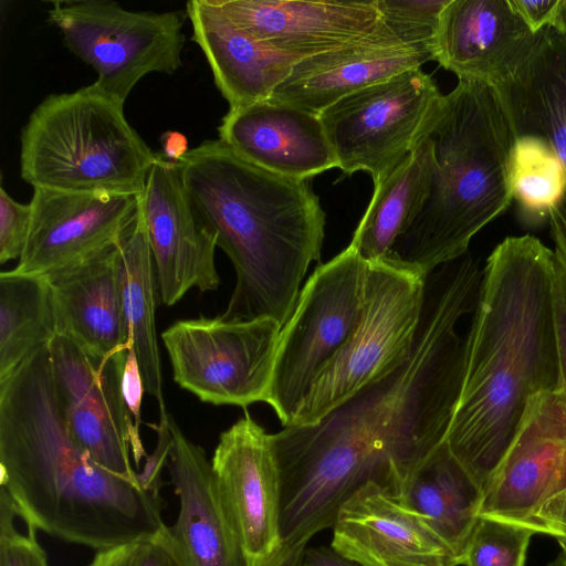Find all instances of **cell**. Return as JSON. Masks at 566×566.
<instances>
[{"mask_svg":"<svg viewBox=\"0 0 566 566\" xmlns=\"http://www.w3.org/2000/svg\"><path fill=\"white\" fill-rule=\"evenodd\" d=\"M483 269L469 253L427 277L416 340L396 369L317 422L271 434L277 460L283 543L332 528L338 509L374 482L397 493L403 479L446 441L461 392L465 336Z\"/></svg>","mask_w":566,"mask_h":566,"instance_id":"1","label":"cell"},{"mask_svg":"<svg viewBox=\"0 0 566 566\" xmlns=\"http://www.w3.org/2000/svg\"><path fill=\"white\" fill-rule=\"evenodd\" d=\"M553 250L531 235L507 237L482 272L459 400L446 442L484 492L513 441L528 401L562 388L553 306Z\"/></svg>","mask_w":566,"mask_h":566,"instance_id":"2","label":"cell"},{"mask_svg":"<svg viewBox=\"0 0 566 566\" xmlns=\"http://www.w3.org/2000/svg\"><path fill=\"white\" fill-rule=\"evenodd\" d=\"M0 484L25 525L96 552L166 527L160 494L98 465L71 433L49 345L0 380Z\"/></svg>","mask_w":566,"mask_h":566,"instance_id":"3","label":"cell"},{"mask_svg":"<svg viewBox=\"0 0 566 566\" xmlns=\"http://www.w3.org/2000/svg\"><path fill=\"white\" fill-rule=\"evenodd\" d=\"M178 164L195 208L235 271L220 316L270 317L284 326L325 237V212L310 180L261 168L220 139L202 142Z\"/></svg>","mask_w":566,"mask_h":566,"instance_id":"4","label":"cell"},{"mask_svg":"<svg viewBox=\"0 0 566 566\" xmlns=\"http://www.w3.org/2000/svg\"><path fill=\"white\" fill-rule=\"evenodd\" d=\"M419 132L432 143L430 191L384 262L427 279L465 255L510 207L517 135L499 92L465 80L441 95Z\"/></svg>","mask_w":566,"mask_h":566,"instance_id":"5","label":"cell"},{"mask_svg":"<svg viewBox=\"0 0 566 566\" xmlns=\"http://www.w3.org/2000/svg\"><path fill=\"white\" fill-rule=\"evenodd\" d=\"M20 174L33 188L140 197L156 153L124 104L94 83L46 96L20 136Z\"/></svg>","mask_w":566,"mask_h":566,"instance_id":"6","label":"cell"},{"mask_svg":"<svg viewBox=\"0 0 566 566\" xmlns=\"http://www.w3.org/2000/svg\"><path fill=\"white\" fill-rule=\"evenodd\" d=\"M368 263L348 245L321 264L301 290L282 327L266 398L283 427L294 420L321 371L357 328Z\"/></svg>","mask_w":566,"mask_h":566,"instance_id":"7","label":"cell"},{"mask_svg":"<svg viewBox=\"0 0 566 566\" xmlns=\"http://www.w3.org/2000/svg\"><path fill=\"white\" fill-rule=\"evenodd\" d=\"M426 282L386 262L368 263L360 322L315 379L293 426L317 422L408 358L421 321Z\"/></svg>","mask_w":566,"mask_h":566,"instance_id":"8","label":"cell"},{"mask_svg":"<svg viewBox=\"0 0 566 566\" xmlns=\"http://www.w3.org/2000/svg\"><path fill=\"white\" fill-rule=\"evenodd\" d=\"M186 11H129L108 0L53 1L50 22L66 48L97 74L94 84L125 104L149 73L182 65Z\"/></svg>","mask_w":566,"mask_h":566,"instance_id":"9","label":"cell"},{"mask_svg":"<svg viewBox=\"0 0 566 566\" xmlns=\"http://www.w3.org/2000/svg\"><path fill=\"white\" fill-rule=\"evenodd\" d=\"M270 317L180 319L161 334L175 382L201 401L245 408L266 401L282 331Z\"/></svg>","mask_w":566,"mask_h":566,"instance_id":"10","label":"cell"},{"mask_svg":"<svg viewBox=\"0 0 566 566\" xmlns=\"http://www.w3.org/2000/svg\"><path fill=\"white\" fill-rule=\"evenodd\" d=\"M421 67L353 92L319 114L345 175L367 171L380 184L410 154L432 106L441 97Z\"/></svg>","mask_w":566,"mask_h":566,"instance_id":"11","label":"cell"},{"mask_svg":"<svg viewBox=\"0 0 566 566\" xmlns=\"http://www.w3.org/2000/svg\"><path fill=\"white\" fill-rule=\"evenodd\" d=\"M49 352L57 402L75 440L98 465L137 483L130 450L136 467L147 454L122 395L128 350L97 359L57 334Z\"/></svg>","mask_w":566,"mask_h":566,"instance_id":"12","label":"cell"},{"mask_svg":"<svg viewBox=\"0 0 566 566\" xmlns=\"http://www.w3.org/2000/svg\"><path fill=\"white\" fill-rule=\"evenodd\" d=\"M565 491L566 394L560 388L528 401L516 434L483 492L479 514L533 531L541 509Z\"/></svg>","mask_w":566,"mask_h":566,"instance_id":"13","label":"cell"},{"mask_svg":"<svg viewBox=\"0 0 566 566\" xmlns=\"http://www.w3.org/2000/svg\"><path fill=\"white\" fill-rule=\"evenodd\" d=\"M210 462L247 566H262L283 545L281 475L271 434L245 412L221 432Z\"/></svg>","mask_w":566,"mask_h":566,"instance_id":"14","label":"cell"},{"mask_svg":"<svg viewBox=\"0 0 566 566\" xmlns=\"http://www.w3.org/2000/svg\"><path fill=\"white\" fill-rule=\"evenodd\" d=\"M161 302L172 306L188 291L220 285L217 237L195 208L178 163L157 154L139 197Z\"/></svg>","mask_w":566,"mask_h":566,"instance_id":"15","label":"cell"},{"mask_svg":"<svg viewBox=\"0 0 566 566\" xmlns=\"http://www.w3.org/2000/svg\"><path fill=\"white\" fill-rule=\"evenodd\" d=\"M31 226L13 271L46 275L117 243L135 222L139 197L33 188Z\"/></svg>","mask_w":566,"mask_h":566,"instance_id":"16","label":"cell"},{"mask_svg":"<svg viewBox=\"0 0 566 566\" xmlns=\"http://www.w3.org/2000/svg\"><path fill=\"white\" fill-rule=\"evenodd\" d=\"M331 547L359 566H459L426 520L389 489L370 482L338 509Z\"/></svg>","mask_w":566,"mask_h":566,"instance_id":"17","label":"cell"},{"mask_svg":"<svg viewBox=\"0 0 566 566\" xmlns=\"http://www.w3.org/2000/svg\"><path fill=\"white\" fill-rule=\"evenodd\" d=\"M541 33L527 28L509 0H450L440 15L433 61L459 80L500 90L530 56Z\"/></svg>","mask_w":566,"mask_h":566,"instance_id":"18","label":"cell"},{"mask_svg":"<svg viewBox=\"0 0 566 566\" xmlns=\"http://www.w3.org/2000/svg\"><path fill=\"white\" fill-rule=\"evenodd\" d=\"M431 60L429 49L403 43L379 18L369 33L297 61L269 99L319 115L353 92Z\"/></svg>","mask_w":566,"mask_h":566,"instance_id":"19","label":"cell"},{"mask_svg":"<svg viewBox=\"0 0 566 566\" xmlns=\"http://www.w3.org/2000/svg\"><path fill=\"white\" fill-rule=\"evenodd\" d=\"M169 426L174 447L167 468L179 511L166 533L175 554L182 566H247L206 451L185 436L170 415Z\"/></svg>","mask_w":566,"mask_h":566,"instance_id":"20","label":"cell"},{"mask_svg":"<svg viewBox=\"0 0 566 566\" xmlns=\"http://www.w3.org/2000/svg\"><path fill=\"white\" fill-rule=\"evenodd\" d=\"M218 133L238 156L277 175L310 180L338 168L319 115L271 99L229 109Z\"/></svg>","mask_w":566,"mask_h":566,"instance_id":"21","label":"cell"},{"mask_svg":"<svg viewBox=\"0 0 566 566\" xmlns=\"http://www.w3.org/2000/svg\"><path fill=\"white\" fill-rule=\"evenodd\" d=\"M238 27L300 60L337 49L374 30L376 0H212Z\"/></svg>","mask_w":566,"mask_h":566,"instance_id":"22","label":"cell"},{"mask_svg":"<svg viewBox=\"0 0 566 566\" xmlns=\"http://www.w3.org/2000/svg\"><path fill=\"white\" fill-rule=\"evenodd\" d=\"M119 241L45 275L59 334L97 359L132 347L119 287Z\"/></svg>","mask_w":566,"mask_h":566,"instance_id":"23","label":"cell"},{"mask_svg":"<svg viewBox=\"0 0 566 566\" xmlns=\"http://www.w3.org/2000/svg\"><path fill=\"white\" fill-rule=\"evenodd\" d=\"M185 11L229 109L269 99L300 61L242 30L212 0H191Z\"/></svg>","mask_w":566,"mask_h":566,"instance_id":"24","label":"cell"},{"mask_svg":"<svg viewBox=\"0 0 566 566\" xmlns=\"http://www.w3.org/2000/svg\"><path fill=\"white\" fill-rule=\"evenodd\" d=\"M496 91L517 137L545 139L566 168V36L543 30L517 73ZM559 206L566 210V193Z\"/></svg>","mask_w":566,"mask_h":566,"instance_id":"25","label":"cell"},{"mask_svg":"<svg viewBox=\"0 0 566 566\" xmlns=\"http://www.w3.org/2000/svg\"><path fill=\"white\" fill-rule=\"evenodd\" d=\"M396 495L426 520L462 565L483 492L446 441L403 479Z\"/></svg>","mask_w":566,"mask_h":566,"instance_id":"26","label":"cell"},{"mask_svg":"<svg viewBox=\"0 0 566 566\" xmlns=\"http://www.w3.org/2000/svg\"><path fill=\"white\" fill-rule=\"evenodd\" d=\"M433 172L431 139L418 133L410 154L380 184L349 245L367 263L384 262L428 198Z\"/></svg>","mask_w":566,"mask_h":566,"instance_id":"27","label":"cell"},{"mask_svg":"<svg viewBox=\"0 0 566 566\" xmlns=\"http://www.w3.org/2000/svg\"><path fill=\"white\" fill-rule=\"evenodd\" d=\"M155 264L140 211L119 241V287L123 310L146 392L164 406L163 374L157 342Z\"/></svg>","mask_w":566,"mask_h":566,"instance_id":"28","label":"cell"},{"mask_svg":"<svg viewBox=\"0 0 566 566\" xmlns=\"http://www.w3.org/2000/svg\"><path fill=\"white\" fill-rule=\"evenodd\" d=\"M59 334L45 275L0 273V380Z\"/></svg>","mask_w":566,"mask_h":566,"instance_id":"29","label":"cell"},{"mask_svg":"<svg viewBox=\"0 0 566 566\" xmlns=\"http://www.w3.org/2000/svg\"><path fill=\"white\" fill-rule=\"evenodd\" d=\"M511 185L513 198L526 212L548 216L566 193V168L545 139L518 136L512 156Z\"/></svg>","mask_w":566,"mask_h":566,"instance_id":"30","label":"cell"},{"mask_svg":"<svg viewBox=\"0 0 566 566\" xmlns=\"http://www.w3.org/2000/svg\"><path fill=\"white\" fill-rule=\"evenodd\" d=\"M530 527L480 516L469 539L464 566H524L532 535Z\"/></svg>","mask_w":566,"mask_h":566,"instance_id":"31","label":"cell"},{"mask_svg":"<svg viewBox=\"0 0 566 566\" xmlns=\"http://www.w3.org/2000/svg\"><path fill=\"white\" fill-rule=\"evenodd\" d=\"M450 0H376L380 19L406 44L433 53L440 15Z\"/></svg>","mask_w":566,"mask_h":566,"instance_id":"32","label":"cell"},{"mask_svg":"<svg viewBox=\"0 0 566 566\" xmlns=\"http://www.w3.org/2000/svg\"><path fill=\"white\" fill-rule=\"evenodd\" d=\"M17 518L10 497L0 489V566H50L38 531L25 524L21 531Z\"/></svg>","mask_w":566,"mask_h":566,"instance_id":"33","label":"cell"},{"mask_svg":"<svg viewBox=\"0 0 566 566\" xmlns=\"http://www.w3.org/2000/svg\"><path fill=\"white\" fill-rule=\"evenodd\" d=\"M553 249V306L557 335L562 389L566 394V211L555 206L548 213Z\"/></svg>","mask_w":566,"mask_h":566,"instance_id":"34","label":"cell"},{"mask_svg":"<svg viewBox=\"0 0 566 566\" xmlns=\"http://www.w3.org/2000/svg\"><path fill=\"white\" fill-rule=\"evenodd\" d=\"M88 566L182 565L170 545L165 527L155 536L96 552Z\"/></svg>","mask_w":566,"mask_h":566,"instance_id":"35","label":"cell"},{"mask_svg":"<svg viewBox=\"0 0 566 566\" xmlns=\"http://www.w3.org/2000/svg\"><path fill=\"white\" fill-rule=\"evenodd\" d=\"M32 208L0 188V263L20 259L30 232Z\"/></svg>","mask_w":566,"mask_h":566,"instance_id":"36","label":"cell"},{"mask_svg":"<svg viewBox=\"0 0 566 566\" xmlns=\"http://www.w3.org/2000/svg\"><path fill=\"white\" fill-rule=\"evenodd\" d=\"M157 432V442L150 455L146 457L140 472H137L138 485L154 494H160L164 486L163 470L168 464V460L174 447V436L169 426V413L166 406H159V423L151 424Z\"/></svg>","mask_w":566,"mask_h":566,"instance_id":"37","label":"cell"},{"mask_svg":"<svg viewBox=\"0 0 566 566\" xmlns=\"http://www.w3.org/2000/svg\"><path fill=\"white\" fill-rule=\"evenodd\" d=\"M122 395L137 429L142 423V405L145 389L136 353L133 347L127 352L120 379ZM140 430V429H139Z\"/></svg>","mask_w":566,"mask_h":566,"instance_id":"38","label":"cell"},{"mask_svg":"<svg viewBox=\"0 0 566 566\" xmlns=\"http://www.w3.org/2000/svg\"><path fill=\"white\" fill-rule=\"evenodd\" d=\"M511 8L527 28L538 34L554 23L562 0H509Z\"/></svg>","mask_w":566,"mask_h":566,"instance_id":"39","label":"cell"},{"mask_svg":"<svg viewBox=\"0 0 566 566\" xmlns=\"http://www.w3.org/2000/svg\"><path fill=\"white\" fill-rule=\"evenodd\" d=\"M534 533L553 536L566 548V491L545 504L536 515Z\"/></svg>","mask_w":566,"mask_h":566,"instance_id":"40","label":"cell"},{"mask_svg":"<svg viewBox=\"0 0 566 566\" xmlns=\"http://www.w3.org/2000/svg\"><path fill=\"white\" fill-rule=\"evenodd\" d=\"M310 539L283 543L282 547L262 566H305V552Z\"/></svg>","mask_w":566,"mask_h":566,"instance_id":"41","label":"cell"},{"mask_svg":"<svg viewBox=\"0 0 566 566\" xmlns=\"http://www.w3.org/2000/svg\"><path fill=\"white\" fill-rule=\"evenodd\" d=\"M305 566H359L353 560L338 554L332 547H307L305 552Z\"/></svg>","mask_w":566,"mask_h":566,"instance_id":"42","label":"cell"},{"mask_svg":"<svg viewBox=\"0 0 566 566\" xmlns=\"http://www.w3.org/2000/svg\"><path fill=\"white\" fill-rule=\"evenodd\" d=\"M163 155L175 163H178L189 150L186 137L179 132H166L160 137Z\"/></svg>","mask_w":566,"mask_h":566,"instance_id":"43","label":"cell"},{"mask_svg":"<svg viewBox=\"0 0 566 566\" xmlns=\"http://www.w3.org/2000/svg\"><path fill=\"white\" fill-rule=\"evenodd\" d=\"M551 28L566 36V0H562L557 17Z\"/></svg>","mask_w":566,"mask_h":566,"instance_id":"44","label":"cell"},{"mask_svg":"<svg viewBox=\"0 0 566 566\" xmlns=\"http://www.w3.org/2000/svg\"><path fill=\"white\" fill-rule=\"evenodd\" d=\"M549 566H566V548L549 564Z\"/></svg>","mask_w":566,"mask_h":566,"instance_id":"45","label":"cell"}]
</instances>
